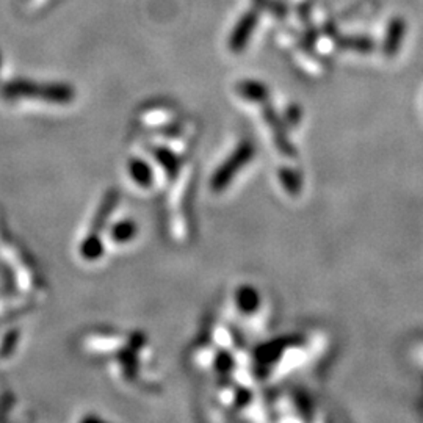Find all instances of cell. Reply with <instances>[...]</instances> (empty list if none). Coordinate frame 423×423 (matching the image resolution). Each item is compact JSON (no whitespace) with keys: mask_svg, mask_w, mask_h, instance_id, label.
I'll use <instances>...</instances> for the list:
<instances>
[{"mask_svg":"<svg viewBox=\"0 0 423 423\" xmlns=\"http://www.w3.org/2000/svg\"><path fill=\"white\" fill-rule=\"evenodd\" d=\"M129 173L137 185L148 188L153 184V169H151L146 162L140 159H132L129 162Z\"/></svg>","mask_w":423,"mask_h":423,"instance_id":"5","label":"cell"},{"mask_svg":"<svg viewBox=\"0 0 423 423\" xmlns=\"http://www.w3.org/2000/svg\"><path fill=\"white\" fill-rule=\"evenodd\" d=\"M238 305L240 307H243L246 312H249V309H254L257 305V296L252 290H242V292H240Z\"/></svg>","mask_w":423,"mask_h":423,"instance_id":"7","label":"cell"},{"mask_svg":"<svg viewBox=\"0 0 423 423\" xmlns=\"http://www.w3.org/2000/svg\"><path fill=\"white\" fill-rule=\"evenodd\" d=\"M257 25V15L256 13H246V15L242 17V21L237 24V27L233 29L232 36H231V49L233 52H242V50L246 47L249 38L252 35Z\"/></svg>","mask_w":423,"mask_h":423,"instance_id":"2","label":"cell"},{"mask_svg":"<svg viewBox=\"0 0 423 423\" xmlns=\"http://www.w3.org/2000/svg\"><path fill=\"white\" fill-rule=\"evenodd\" d=\"M118 201H119L118 190H110L104 197V201L99 207L96 218H94V221H93L90 233H88L84 242L80 243V256L84 257L85 261L94 262V261H98L99 257H102L104 246H102V240H100V233H102L105 221L110 217L111 210L116 207Z\"/></svg>","mask_w":423,"mask_h":423,"instance_id":"1","label":"cell"},{"mask_svg":"<svg viewBox=\"0 0 423 423\" xmlns=\"http://www.w3.org/2000/svg\"><path fill=\"white\" fill-rule=\"evenodd\" d=\"M19 339V332L17 331H10L8 334H6L3 342L0 344V355L2 356H8L10 353L15 351V346H16V342Z\"/></svg>","mask_w":423,"mask_h":423,"instance_id":"6","label":"cell"},{"mask_svg":"<svg viewBox=\"0 0 423 423\" xmlns=\"http://www.w3.org/2000/svg\"><path fill=\"white\" fill-rule=\"evenodd\" d=\"M138 226L132 220H121L110 229V240L118 245L132 242L137 237Z\"/></svg>","mask_w":423,"mask_h":423,"instance_id":"4","label":"cell"},{"mask_svg":"<svg viewBox=\"0 0 423 423\" xmlns=\"http://www.w3.org/2000/svg\"><path fill=\"white\" fill-rule=\"evenodd\" d=\"M406 33V22L403 17H394L389 22L386 41H384V52L386 55H395L400 50Z\"/></svg>","mask_w":423,"mask_h":423,"instance_id":"3","label":"cell"}]
</instances>
